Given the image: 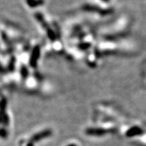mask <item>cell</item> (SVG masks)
<instances>
[{"label": "cell", "instance_id": "cell-1", "mask_svg": "<svg viewBox=\"0 0 146 146\" xmlns=\"http://www.w3.org/2000/svg\"><path fill=\"white\" fill-rule=\"evenodd\" d=\"M82 9L84 11H90V12H97V13H100L102 16H106V15L111 14L113 12L112 8H108V9H102L101 7H99L96 5H85L82 7Z\"/></svg>", "mask_w": 146, "mask_h": 146}, {"label": "cell", "instance_id": "cell-6", "mask_svg": "<svg viewBox=\"0 0 146 146\" xmlns=\"http://www.w3.org/2000/svg\"><path fill=\"white\" fill-rule=\"evenodd\" d=\"M35 17L36 18V19L40 22L42 25L44 27V28H48V25L47 24V22L44 21V18H43V16L42 13H35Z\"/></svg>", "mask_w": 146, "mask_h": 146}, {"label": "cell", "instance_id": "cell-3", "mask_svg": "<svg viewBox=\"0 0 146 146\" xmlns=\"http://www.w3.org/2000/svg\"><path fill=\"white\" fill-rule=\"evenodd\" d=\"M106 131L103 129H99V128H91V129H88L86 133L88 135H102V134H105L106 133Z\"/></svg>", "mask_w": 146, "mask_h": 146}, {"label": "cell", "instance_id": "cell-8", "mask_svg": "<svg viewBox=\"0 0 146 146\" xmlns=\"http://www.w3.org/2000/svg\"><path fill=\"white\" fill-rule=\"evenodd\" d=\"M48 36H49V38H50V39H55V34H54V32H53V31L48 29Z\"/></svg>", "mask_w": 146, "mask_h": 146}, {"label": "cell", "instance_id": "cell-5", "mask_svg": "<svg viewBox=\"0 0 146 146\" xmlns=\"http://www.w3.org/2000/svg\"><path fill=\"white\" fill-rule=\"evenodd\" d=\"M28 5L31 7H35L37 6L42 5L44 3V0H26Z\"/></svg>", "mask_w": 146, "mask_h": 146}, {"label": "cell", "instance_id": "cell-7", "mask_svg": "<svg viewBox=\"0 0 146 146\" xmlns=\"http://www.w3.org/2000/svg\"><path fill=\"white\" fill-rule=\"evenodd\" d=\"M143 133V131L140 129V128H137V127H134V128H131V129L128 131V133H127V135L131 137V136L137 135V134H140V133Z\"/></svg>", "mask_w": 146, "mask_h": 146}, {"label": "cell", "instance_id": "cell-10", "mask_svg": "<svg viewBox=\"0 0 146 146\" xmlns=\"http://www.w3.org/2000/svg\"><path fill=\"white\" fill-rule=\"evenodd\" d=\"M70 146H75V145H70Z\"/></svg>", "mask_w": 146, "mask_h": 146}, {"label": "cell", "instance_id": "cell-2", "mask_svg": "<svg viewBox=\"0 0 146 146\" xmlns=\"http://www.w3.org/2000/svg\"><path fill=\"white\" fill-rule=\"evenodd\" d=\"M39 49L38 47H36L34 49H33V54H32L31 59V66L35 67L36 65V61L38 58H39Z\"/></svg>", "mask_w": 146, "mask_h": 146}, {"label": "cell", "instance_id": "cell-4", "mask_svg": "<svg viewBox=\"0 0 146 146\" xmlns=\"http://www.w3.org/2000/svg\"><path fill=\"white\" fill-rule=\"evenodd\" d=\"M51 134V132L50 131H44L42 132V133H39V134H37V135H35L34 137L32 138V140L36 142V141H38L39 139H42V138H44V137H49V136Z\"/></svg>", "mask_w": 146, "mask_h": 146}, {"label": "cell", "instance_id": "cell-9", "mask_svg": "<svg viewBox=\"0 0 146 146\" xmlns=\"http://www.w3.org/2000/svg\"><path fill=\"white\" fill-rule=\"evenodd\" d=\"M102 1H103V2H110V0H102Z\"/></svg>", "mask_w": 146, "mask_h": 146}]
</instances>
